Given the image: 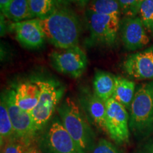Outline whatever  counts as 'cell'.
<instances>
[{
  "instance_id": "6da1fadb",
  "label": "cell",
  "mask_w": 153,
  "mask_h": 153,
  "mask_svg": "<svg viewBox=\"0 0 153 153\" xmlns=\"http://www.w3.org/2000/svg\"><path fill=\"white\" fill-rule=\"evenodd\" d=\"M46 40L58 49L78 45L81 32L79 19L67 8H57L48 16L38 19Z\"/></svg>"
},
{
  "instance_id": "7a4b0ae2",
  "label": "cell",
  "mask_w": 153,
  "mask_h": 153,
  "mask_svg": "<svg viewBox=\"0 0 153 153\" xmlns=\"http://www.w3.org/2000/svg\"><path fill=\"white\" fill-rule=\"evenodd\" d=\"M57 110L62 125L82 153L92 152L96 145L94 133L75 101L68 97Z\"/></svg>"
},
{
  "instance_id": "3957f363",
  "label": "cell",
  "mask_w": 153,
  "mask_h": 153,
  "mask_svg": "<svg viewBox=\"0 0 153 153\" xmlns=\"http://www.w3.org/2000/svg\"><path fill=\"white\" fill-rule=\"evenodd\" d=\"M129 128L138 139L153 134V80L137 87L130 108Z\"/></svg>"
},
{
  "instance_id": "277c9868",
  "label": "cell",
  "mask_w": 153,
  "mask_h": 153,
  "mask_svg": "<svg viewBox=\"0 0 153 153\" xmlns=\"http://www.w3.org/2000/svg\"><path fill=\"white\" fill-rule=\"evenodd\" d=\"M40 89L37 106L30 112L37 133L48 126L65 92V87L53 79L34 80Z\"/></svg>"
},
{
  "instance_id": "5b68a950",
  "label": "cell",
  "mask_w": 153,
  "mask_h": 153,
  "mask_svg": "<svg viewBox=\"0 0 153 153\" xmlns=\"http://www.w3.org/2000/svg\"><path fill=\"white\" fill-rule=\"evenodd\" d=\"M49 58L56 71L74 79L80 77L87 68V55L78 45L53 51L49 54Z\"/></svg>"
},
{
  "instance_id": "8992f818",
  "label": "cell",
  "mask_w": 153,
  "mask_h": 153,
  "mask_svg": "<svg viewBox=\"0 0 153 153\" xmlns=\"http://www.w3.org/2000/svg\"><path fill=\"white\" fill-rule=\"evenodd\" d=\"M85 18L91 41L108 47L116 45L120 32V18L95 14L87 10Z\"/></svg>"
},
{
  "instance_id": "52a82bcc",
  "label": "cell",
  "mask_w": 153,
  "mask_h": 153,
  "mask_svg": "<svg viewBox=\"0 0 153 153\" xmlns=\"http://www.w3.org/2000/svg\"><path fill=\"white\" fill-rule=\"evenodd\" d=\"M106 127L111 138L118 144L128 142L129 115L123 105L111 98L106 101Z\"/></svg>"
},
{
  "instance_id": "ba28073f",
  "label": "cell",
  "mask_w": 153,
  "mask_h": 153,
  "mask_svg": "<svg viewBox=\"0 0 153 153\" xmlns=\"http://www.w3.org/2000/svg\"><path fill=\"white\" fill-rule=\"evenodd\" d=\"M4 94L16 136L29 146L38 133L33 117L30 113L22 110L15 104L14 89H9Z\"/></svg>"
},
{
  "instance_id": "9c48e42d",
  "label": "cell",
  "mask_w": 153,
  "mask_h": 153,
  "mask_svg": "<svg viewBox=\"0 0 153 153\" xmlns=\"http://www.w3.org/2000/svg\"><path fill=\"white\" fill-rule=\"evenodd\" d=\"M42 143L48 153H82L61 120L57 118L50 124Z\"/></svg>"
},
{
  "instance_id": "30bf717a",
  "label": "cell",
  "mask_w": 153,
  "mask_h": 153,
  "mask_svg": "<svg viewBox=\"0 0 153 153\" xmlns=\"http://www.w3.org/2000/svg\"><path fill=\"white\" fill-rule=\"evenodd\" d=\"M10 28L14 33L17 41L26 48L39 49L43 46L46 41L39 21L36 18L12 22Z\"/></svg>"
},
{
  "instance_id": "8fae6325",
  "label": "cell",
  "mask_w": 153,
  "mask_h": 153,
  "mask_svg": "<svg viewBox=\"0 0 153 153\" xmlns=\"http://www.w3.org/2000/svg\"><path fill=\"white\" fill-rule=\"evenodd\" d=\"M120 34L123 45L131 51L143 48L150 41L146 28L137 16H125L120 21Z\"/></svg>"
},
{
  "instance_id": "7c38bea8",
  "label": "cell",
  "mask_w": 153,
  "mask_h": 153,
  "mask_svg": "<svg viewBox=\"0 0 153 153\" xmlns=\"http://www.w3.org/2000/svg\"><path fill=\"white\" fill-rule=\"evenodd\" d=\"M128 75L139 80H153V46L133 53L123 63Z\"/></svg>"
},
{
  "instance_id": "4fadbf2b",
  "label": "cell",
  "mask_w": 153,
  "mask_h": 153,
  "mask_svg": "<svg viewBox=\"0 0 153 153\" xmlns=\"http://www.w3.org/2000/svg\"><path fill=\"white\" fill-rule=\"evenodd\" d=\"M79 103L87 117L98 128L107 133L106 102L99 98L94 92L87 89H82L79 94Z\"/></svg>"
},
{
  "instance_id": "5bb4252c",
  "label": "cell",
  "mask_w": 153,
  "mask_h": 153,
  "mask_svg": "<svg viewBox=\"0 0 153 153\" xmlns=\"http://www.w3.org/2000/svg\"><path fill=\"white\" fill-rule=\"evenodd\" d=\"M40 89L35 82L19 83L14 88V100L17 106L30 113L37 106Z\"/></svg>"
},
{
  "instance_id": "9a60e30c",
  "label": "cell",
  "mask_w": 153,
  "mask_h": 153,
  "mask_svg": "<svg viewBox=\"0 0 153 153\" xmlns=\"http://www.w3.org/2000/svg\"><path fill=\"white\" fill-rule=\"evenodd\" d=\"M116 76L103 70H96L93 80L94 92L106 102L112 98L114 92Z\"/></svg>"
},
{
  "instance_id": "2e32d148",
  "label": "cell",
  "mask_w": 153,
  "mask_h": 153,
  "mask_svg": "<svg viewBox=\"0 0 153 153\" xmlns=\"http://www.w3.org/2000/svg\"><path fill=\"white\" fill-rule=\"evenodd\" d=\"M134 82L120 76H116L114 92L112 98L120 103L126 109L131 108L135 93Z\"/></svg>"
},
{
  "instance_id": "e0dca14e",
  "label": "cell",
  "mask_w": 153,
  "mask_h": 153,
  "mask_svg": "<svg viewBox=\"0 0 153 153\" xmlns=\"http://www.w3.org/2000/svg\"><path fill=\"white\" fill-rule=\"evenodd\" d=\"M2 14L13 22L34 19L30 11L28 0H11L7 10Z\"/></svg>"
},
{
  "instance_id": "ac0fdd59",
  "label": "cell",
  "mask_w": 153,
  "mask_h": 153,
  "mask_svg": "<svg viewBox=\"0 0 153 153\" xmlns=\"http://www.w3.org/2000/svg\"><path fill=\"white\" fill-rule=\"evenodd\" d=\"M16 137L9 116L4 94H1L0 101V143L1 148L7 141Z\"/></svg>"
},
{
  "instance_id": "d6986e66",
  "label": "cell",
  "mask_w": 153,
  "mask_h": 153,
  "mask_svg": "<svg viewBox=\"0 0 153 153\" xmlns=\"http://www.w3.org/2000/svg\"><path fill=\"white\" fill-rule=\"evenodd\" d=\"M87 11L95 14L120 18L121 10L118 0H91Z\"/></svg>"
},
{
  "instance_id": "ffe728a7",
  "label": "cell",
  "mask_w": 153,
  "mask_h": 153,
  "mask_svg": "<svg viewBox=\"0 0 153 153\" xmlns=\"http://www.w3.org/2000/svg\"><path fill=\"white\" fill-rule=\"evenodd\" d=\"M60 0H28L30 11L34 18L48 16L59 8Z\"/></svg>"
},
{
  "instance_id": "44dd1931",
  "label": "cell",
  "mask_w": 153,
  "mask_h": 153,
  "mask_svg": "<svg viewBox=\"0 0 153 153\" xmlns=\"http://www.w3.org/2000/svg\"><path fill=\"white\" fill-rule=\"evenodd\" d=\"M137 16L141 19L145 27L153 31V0H142Z\"/></svg>"
},
{
  "instance_id": "7402d4cb",
  "label": "cell",
  "mask_w": 153,
  "mask_h": 153,
  "mask_svg": "<svg viewBox=\"0 0 153 153\" xmlns=\"http://www.w3.org/2000/svg\"><path fill=\"white\" fill-rule=\"evenodd\" d=\"M142 0H118L121 13L125 16H137Z\"/></svg>"
},
{
  "instance_id": "603a6c76",
  "label": "cell",
  "mask_w": 153,
  "mask_h": 153,
  "mask_svg": "<svg viewBox=\"0 0 153 153\" xmlns=\"http://www.w3.org/2000/svg\"><path fill=\"white\" fill-rule=\"evenodd\" d=\"M28 145L18 137L7 141L3 145L1 153H26Z\"/></svg>"
},
{
  "instance_id": "cb8c5ba5",
  "label": "cell",
  "mask_w": 153,
  "mask_h": 153,
  "mask_svg": "<svg viewBox=\"0 0 153 153\" xmlns=\"http://www.w3.org/2000/svg\"><path fill=\"white\" fill-rule=\"evenodd\" d=\"M91 153H120V152L112 143L101 138L96 143Z\"/></svg>"
},
{
  "instance_id": "d4e9b609",
  "label": "cell",
  "mask_w": 153,
  "mask_h": 153,
  "mask_svg": "<svg viewBox=\"0 0 153 153\" xmlns=\"http://www.w3.org/2000/svg\"><path fill=\"white\" fill-rule=\"evenodd\" d=\"M60 2L65 4H74L79 7H85L88 3L91 1V0H60Z\"/></svg>"
},
{
  "instance_id": "484cf974",
  "label": "cell",
  "mask_w": 153,
  "mask_h": 153,
  "mask_svg": "<svg viewBox=\"0 0 153 153\" xmlns=\"http://www.w3.org/2000/svg\"><path fill=\"white\" fill-rule=\"evenodd\" d=\"M139 153H153V138L143 147Z\"/></svg>"
},
{
  "instance_id": "4316f807",
  "label": "cell",
  "mask_w": 153,
  "mask_h": 153,
  "mask_svg": "<svg viewBox=\"0 0 153 153\" xmlns=\"http://www.w3.org/2000/svg\"><path fill=\"white\" fill-rule=\"evenodd\" d=\"M11 1V0H0V9H1V14L5 12Z\"/></svg>"
},
{
  "instance_id": "83f0119b",
  "label": "cell",
  "mask_w": 153,
  "mask_h": 153,
  "mask_svg": "<svg viewBox=\"0 0 153 153\" xmlns=\"http://www.w3.org/2000/svg\"><path fill=\"white\" fill-rule=\"evenodd\" d=\"M4 15L1 14V36H4L6 33V28H7V26H6V22L4 21Z\"/></svg>"
},
{
  "instance_id": "f1b7e54d",
  "label": "cell",
  "mask_w": 153,
  "mask_h": 153,
  "mask_svg": "<svg viewBox=\"0 0 153 153\" xmlns=\"http://www.w3.org/2000/svg\"><path fill=\"white\" fill-rule=\"evenodd\" d=\"M26 153H41V152L37 146L32 144L28 147Z\"/></svg>"
}]
</instances>
